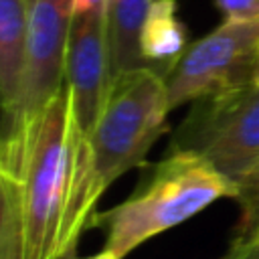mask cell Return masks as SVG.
I'll use <instances>...</instances> for the list:
<instances>
[{
    "mask_svg": "<svg viewBox=\"0 0 259 259\" xmlns=\"http://www.w3.org/2000/svg\"><path fill=\"white\" fill-rule=\"evenodd\" d=\"M170 113L166 81L150 67L111 81L105 109L89 138L73 127L67 198L59 235V259L75 255L77 243L107 186L123 172L142 166L154 142L166 132Z\"/></svg>",
    "mask_w": 259,
    "mask_h": 259,
    "instance_id": "cell-1",
    "label": "cell"
},
{
    "mask_svg": "<svg viewBox=\"0 0 259 259\" xmlns=\"http://www.w3.org/2000/svg\"><path fill=\"white\" fill-rule=\"evenodd\" d=\"M71 150L67 81L32 121L0 136V178L20 225L24 259H59Z\"/></svg>",
    "mask_w": 259,
    "mask_h": 259,
    "instance_id": "cell-2",
    "label": "cell"
},
{
    "mask_svg": "<svg viewBox=\"0 0 259 259\" xmlns=\"http://www.w3.org/2000/svg\"><path fill=\"white\" fill-rule=\"evenodd\" d=\"M237 184L190 150H168L146 182L113 208L93 212L91 229L105 235L103 249L130 255L152 237L192 219L219 198H235Z\"/></svg>",
    "mask_w": 259,
    "mask_h": 259,
    "instance_id": "cell-3",
    "label": "cell"
},
{
    "mask_svg": "<svg viewBox=\"0 0 259 259\" xmlns=\"http://www.w3.org/2000/svg\"><path fill=\"white\" fill-rule=\"evenodd\" d=\"M170 150L200 154L237 184L259 164V85L194 101L174 132Z\"/></svg>",
    "mask_w": 259,
    "mask_h": 259,
    "instance_id": "cell-4",
    "label": "cell"
},
{
    "mask_svg": "<svg viewBox=\"0 0 259 259\" xmlns=\"http://www.w3.org/2000/svg\"><path fill=\"white\" fill-rule=\"evenodd\" d=\"M259 63V18L225 20L186 47L164 79L170 111L186 101L253 85Z\"/></svg>",
    "mask_w": 259,
    "mask_h": 259,
    "instance_id": "cell-5",
    "label": "cell"
},
{
    "mask_svg": "<svg viewBox=\"0 0 259 259\" xmlns=\"http://www.w3.org/2000/svg\"><path fill=\"white\" fill-rule=\"evenodd\" d=\"M71 24L73 0L32 2L28 12V38L22 85L12 113L4 117L2 132L24 127L63 89Z\"/></svg>",
    "mask_w": 259,
    "mask_h": 259,
    "instance_id": "cell-6",
    "label": "cell"
},
{
    "mask_svg": "<svg viewBox=\"0 0 259 259\" xmlns=\"http://www.w3.org/2000/svg\"><path fill=\"white\" fill-rule=\"evenodd\" d=\"M107 4L73 16L71 24L65 81L69 87L73 127L81 138L93 134L111 89Z\"/></svg>",
    "mask_w": 259,
    "mask_h": 259,
    "instance_id": "cell-7",
    "label": "cell"
},
{
    "mask_svg": "<svg viewBox=\"0 0 259 259\" xmlns=\"http://www.w3.org/2000/svg\"><path fill=\"white\" fill-rule=\"evenodd\" d=\"M26 0H0V109L2 117L10 115L20 93L26 38H28Z\"/></svg>",
    "mask_w": 259,
    "mask_h": 259,
    "instance_id": "cell-8",
    "label": "cell"
},
{
    "mask_svg": "<svg viewBox=\"0 0 259 259\" xmlns=\"http://www.w3.org/2000/svg\"><path fill=\"white\" fill-rule=\"evenodd\" d=\"M186 47V28L176 16V0H154L140 36L144 63L166 79Z\"/></svg>",
    "mask_w": 259,
    "mask_h": 259,
    "instance_id": "cell-9",
    "label": "cell"
},
{
    "mask_svg": "<svg viewBox=\"0 0 259 259\" xmlns=\"http://www.w3.org/2000/svg\"><path fill=\"white\" fill-rule=\"evenodd\" d=\"M154 0H109L107 40L111 81L123 73L148 67L142 59L140 36Z\"/></svg>",
    "mask_w": 259,
    "mask_h": 259,
    "instance_id": "cell-10",
    "label": "cell"
},
{
    "mask_svg": "<svg viewBox=\"0 0 259 259\" xmlns=\"http://www.w3.org/2000/svg\"><path fill=\"white\" fill-rule=\"evenodd\" d=\"M235 200L239 204V221L235 237L259 233V164L253 166L239 182Z\"/></svg>",
    "mask_w": 259,
    "mask_h": 259,
    "instance_id": "cell-11",
    "label": "cell"
},
{
    "mask_svg": "<svg viewBox=\"0 0 259 259\" xmlns=\"http://www.w3.org/2000/svg\"><path fill=\"white\" fill-rule=\"evenodd\" d=\"M0 259H24L22 235L16 212L0 178Z\"/></svg>",
    "mask_w": 259,
    "mask_h": 259,
    "instance_id": "cell-12",
    "label": "cell"
},
{
    "mask_svg": "<svg viewBox=\"0 0 259 259\" xmlns=\"http://www.w3.org/2000/svg\"><path fill=\"white\" fill-rule=\"evenodd\" d=\"M225 20H255L259 18V0H214Z\"/></svg>",
    "mask_w": 259,
    "mask_h": 259,
    "instance_id": "cell-13",
    "label": "cell"
},
{
    "mask_svg": "<svg viewBox=\"0 0 259 259\" xmlns=\"http://www.w3.org/2000/svg\"><path fill=\"white\" fill-rule=\"evenodd\" d=\"M221 259H259V233L233 237L227 253Z\"/></svg>",
    "mask_w": 259,
    "mask_h": 259,
    "instance_id": "cell-14",
    "label": "cell"
},
{
    "mask_svg": "<svg viewBox=\"0 0 259 259\" xmlns=\"http://www.w3.org/2000/svg\"><path fill=\"white\" fill-rule=\"evenodd\" d=\"M109 0H73V16H79V14H87L103 4H107Z\"/></svg>",
    "mask_w": 259,
    "mask_h": 259,
    "instance_id": "cell-15",
    "label": "cell"
},
{
    "mask_svg": "<svg viewBox=\"0 0 259 259\" xmlns=\"http://www.w3.org/2000/svg\"><path fill=\"white\" fill-rule=\"evenodd\" d=\"M69 259H121V257H117L115 253H111V251H101V253H97V255H91V257H75V255H71Z\"/></svg>",
    "mask_w": 259,
    "mask_h": 259,
    "instance_id": "cell-16",
    "label": "cell"
},
{
    "mask_svg": "<svg viewBox=\"0 0 259 259\" xmlns=\"http://www.w3.org/2000/svg\"><path fill=\"white\" fill-rule=\"evenodd\" d=\"M253 85H259V63H257V71H255V79H253Z\"/></svg>",
    "mask_w": 259,
    "mask_h": 259,
    "instance_id": "cell-17",
    "label": "cell"
},
{
    "mask_svg": "<svg viewBox=\"0 0 259 259\" xmlns=\"http://www.w3.org/2000/svg\"><path fill=\"white\" fill-rule=\"evenodd\" d=\"M26 2H28V6H32V2H34V0H26Z\"/></svg>",
    "mask_w": 259,
    "mask_h": 259,
    "instance_id": "cell-18",
    "label": "cell"
}]
</instances>
